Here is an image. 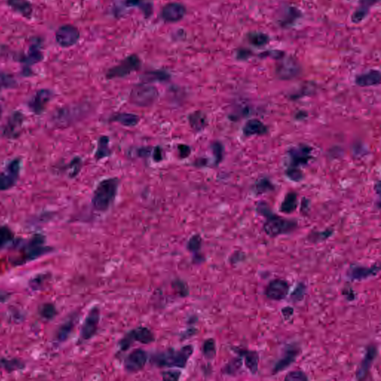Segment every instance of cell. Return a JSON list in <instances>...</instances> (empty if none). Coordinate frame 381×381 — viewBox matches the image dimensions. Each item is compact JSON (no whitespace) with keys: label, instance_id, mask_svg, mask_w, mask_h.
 Masks as SVG:
<instances>
[{"label":"cell","instance_id":"obj_12","mask_svg":"<svg viewBox=\"0 0 381 381\" xmlns=\"http://www.w3.org/2000/svg\"><path fill=\"white\" fill-rule=\"evenodd\" d=\"M154 336L151 330L145 327H139L133 329L121 340L122 349L129 348L133 342H139L142 344H149L154 342Z\"/></svg>","mask_w":381,"mask_h":381},{"label":"cell","instance_id":"obj_14","mask_svg":"<svg viewBox=\"0 0 381 381\" xmlns=\"http://www.w3.org/2000/svg\"><path fill=\"white\" fill-rule=\"evenodd\" d=\"M232 349L237 356H239L242 358L244 366L252 375H255L258 373L260 360L258 351L235 346L232 347Z\"/></svg>","mask_w":381,"mask_h":381},{"label":"cell","instance_id":"obj_21","mask_svg":"<svg viewBox=\"0 0 381 381\" xmlns=\"http://www.w3.org/2000/svg\"><path fill=\"white\" fill-rule=\"evenodd\" d=\"M381 83V73L378 70H370L367 73L357 76L355 79V84L359 86H375Z\"/></svg>","mask_w":381,"mask_h":381},{"label":"cell","instance_id":"obj_30","mask_svg":"<svg viewBox=\"0 0 381 381\" xmlns=\"http://www.w3.org/2000/svg\"><path fill=\"white\" fill-rule=\"evenodd\" d=\"M189 122L194 130L200 131L205 127L207 118L201 112H195L190 115Z\"/></svg>","mask_w":381,"mask_h":381},{"label":"cell","instance_id":"obj_3","mask_svg":"<svg viewBox=\"0 0 381 381\" xmlns=\"http://www.w3.org/2000/svg\"><path fill=\"white\" fill-rule=\"evenodd\" d=\"M193 350L192 345H186L180 349L163 351L154 357V362L160 367L184 368Z\"/></svg>","mask_w":381,"mask_h":381},{"label":"cell","instance_id":"obj_50","mask_svg":"<svg viewBox=\"0 0 381 381\" xmlns=\"http://www.w3.org/2000/svg\"><path fill=\"white\" fill-rule=\"evenodd\" d=\"M379 1L380 0H360V7H363V8L369 10V7L378 3Z\"/></svg>","mask_w":381,"mask_h":381},{"label":"cell","instance_id":"obj_20","mask_svg":"<svg viewBox=\"0 0 381 381\" xmlns=\"http://www.w3.org/2000/svg\"><path fill=\"white\" fill-rule=\"evenodd\" d=\"M268 132L267 127L258 119H250L243 127V133L245 136H261Z\"/></svg>","mask_w":381,"mask_h":381},{"label":"cell","instance_id":"obj_4","mask_svg":"<svg viewBox=\"0 0 381 381\" xmlns=\"http://www.w3.org/2000/svg\"><path fill=\"white\" fill-rule=\"evenodd\" d=\"M51 251V248L45 246V238L42 235H35L24 246L21 258L17 260V264L33 261Z\"/></svg>","mask_w":381,"mask_h":381},{"label":"cell","instance_id":"obj_44","mask_svg":"<svg viewBox=\"0 0 381 381\" xmlns=\"http://www.w3.org/2000/svg\"><path fill=\"white\" fill-rule=\"evenodd\" d=\"M201 246V237L198 235L192 237L188 242V249L192 251L199 250Z\"/></svg>","mask_w":381,"mask_h":381},{"label":"cell","instance_id":"obj_39","mask_svg":"<svg viewBox=\"0 0 381 381\" xmlns=\"http://www.w3.org/2000/svg\"><path fill=\"white\" fill-rule=\"evenodd\" d=\"M308 377L306 375L305 372H303L302 370L291 371L287 374L285 378V381H308Z\"/></svg>","mask_w":381,"mask_h":381},{"label":"cell","instance_id":"obj_49","mask_svg":"<svg viewBox=\"0 0 381 381\" xmlns=\"http://www.w3.org/2000/svg\"><path fill=\"white\" fill-rule=\"evenodd\" d=\"M294 310L291 306H287L282 309V313L285 320H290L294 315Z\"/></svg>","mask_w":381,"mask_h":381},{"label":"cell","instance_id":"obj_13","mask_svg":"<svg viewBox=\"0 0 381 381\" xmlns=\"http://www.w3.org/2000/svg\"><path fill=\"white\" fill-rule=\"evenodd\" d=\"M380 272V266L375 264L370 267L357 264H350L346 272L348 279L352 282L363 281L377 276Z\"/></svg>","mask_w":381,"mask_h":381},{"label":"cell","instance_id":"obj_42","mask_svg":"<svg viewBox=\"0 0 381 381\" xmlns=\"http://www.w3.org/2000/svg\"><path fill=\"white\" fill-rule=\"evenodd\" d=\"M145 76L148 77L150 80H166L169 79L170 76L169 73H166L165 71H154L151 72V73H147L145 74Z\"/></svg>","mask_w":381,"mask_h":381},{"label":"cell","instance_id":"obj_17","mask_svg":"<svg viewBox=\"0 0 381 381\" xmlns=\"http://www.w3.org/2000/svg\"><path fill=\"white\" fill-rule=\"evenodd\" d=\"M148 354L144 350L136 349L132 351L125 360V367L129 372H136L145 367Z\"/></svg>","mask_w":381,"mask_h":381},{"label":"cell","instance_id":"obj_1","mask_svg":"<svg viewBox=\"0 0 381 381\" xmlns=\"http://www.w3.org/2000/svg\"><path fill=\"white\" fill-rule=\"evenodd\" d=\"M256 212L265 218L263 231L270 238H276L291 233L298 227L296 220L278 215L273 212L268 204L264 201H260L257 204Z\"/></svg>","mask_w":381,"mask_h":381},{"label":"cell","instance_id":"obj_8","mask_svg":"<svg viewBox=\"0 0 381 381\" xmlns=\"http://www.w3.org/2000/svg\"><path fill=\"white\" fill-rule=\"evenodd\" d=\"M80 31L76 26L65 24L58 28L55 32V41L62 48H70L80 40Z\"/></svg>","mask_w":381,"mask_h":381},{"label":"cell","instance_id":"obj_47","mask_svg":"<svg viewBox=\"0 0 381 381\" xmlns=\"http://www.w3.org/2000/svg\"><path fill=\"white\" fill-rule=\"evenodd\" d=\"M178 150H179V154L180 157L182 158H185V157H188L191 154V148L185 145H180L178 147Z\"/></svg>","mask_w":381,"mask_h":381},{"label":"cell","instance_id":"obj_51","mask_svg":"<svg viewBox=\"0 0 381 381\" xmlns=\"http://www.w3.org/2000/svg\"><path fill=\"white\" fill-rule=\"evenodd\" d=\"M250 54V51H247V50H239L238 51V54H237V58L239 59V60H245L248 57Z\"/></svg>","mask_w":381,"mask_h":381},{"label":"cell","instance_id":"obj_5","mask_svg":"<svg viewBox=\"0 0 381 381\" xmlns=\"http://www.w3.org/2000/svg\"><path fill=\"white\" fill-rule=\"evenodd\" d=\"M142 66V60L136 54H132L122 60L118 65L109 69L107 79H122L137 71Z\"/></svg>","mask_w":381,"mask_h":381},{"label":"cell","instance_id":"obj_36","mask_svg":"<svg viewBox=\"0 0 381 381\" xmlns=\"http://www.w3.org/2000/svg\"><path fill=\"white\" fill-rule=\"evenodd\" d=\"M39 313L45 320H51L57 315V309L51 303H45L40 307Z\"/></svg>","mask_w":381,"mask_h":381},{"label":"cell","instance_id":"obj_29","mask_svg":"<svg viewBox=\"0 0 381 381\" xmlns=\"http://www.w3.org/2000/svg\"><path fill=\"white\" fill-rule=\"evenodd\" d=\"M14 235L12 231L6 226L0 227V250L12 245L14 242Z\"/></svg>","mask_w":381,"mask_h":381},{"label":"cell","instance_id":"obj_24","mask_svg":"<svg viewBox=\"0 0 381 381\" xmlns=\"http://www.w3.org/2000/svg\"><path fill=\"white\" fill-rule=\"evenodd\" d=\"M127 7H138L145 17H151L153 14V4L148 0H125Z\"/></svg>","mask_w":381,"mask_h":381},{"label":"cell","instance_id":"obj_15","mask_svg":"<svg viewBox=\"0 0 381 381\" xmlns=\"http://www.w3.org/2000/svg\"><path fill=\"white\" fill-rule=\"evenodd\" d=\"M99 320V309L94 307L86 316L81 330V338L83 340H88L95 335L98 330Z\"/></svg>","mask_w":381,"mask_h":381},{"label":"cell","instance_id":"obj_38","mask_svg":"<svg viewBox=\"0 0 381 381\" xmlns=\"http://www.w3.org/2000/svg\"><path fill=\"white\" fill-rule=\"evenodd\" d=\"M203 352H204L206 358L210 359V360H212L215 357L216 344L214 339H208L205 341L204 346H203Z\"/></svg>","mask_w":381,"mask_h":381},{"label":"cell","instance_id":"obj_26","mask_svg":"<svg viewBox=\"0 0 381 381\" xmlns=\"http://www.w3.org/2000/svg\"><path fill=\"white\" fill-rule=\"evenodd\" d=\"M243 365H244V362L242 358L239 356H237L226 363L223 369V373L229 376H235L242 369Z\"/></svg>","mask_w":381,"mask_h":381},{"label":"cell","instance_id":"obj_32","mask_svg":"<svg viewBox=\"0 0 381 381\" xmlns=\"http://www.w3.org/2000/svg\"><path fill=\"white\" fill-rule=\"evenodd\" d=\"M110 154L109 148V139L107 136H101L98 142V149L95 154V157L98 160L108 157Z\"/></svg>","mask_w":381,"mask_h":381},{"label":"cell","instance_id":"obj_37","mask_svg":"<svg viewBox=\"0 0 381 381\" xmlns=\"http://www.w3.org/2000/svg\"><path fill=\"white\" fill-rule=\"evenodd\" d=\"M274 189V185L267 178H263L255 183V191L257 194L267 193Z\"/></svg>","mask_w":381,"mask_h":381},{"label":"cell","instance_id":"obj_31","mask_svg":"<svg viewBox=\"0 0 381 381\" xmlns=\"http://www.w3.org/2000/svg\"><path fill=\"white\" fill-rule=\"evenodd\" d=\"M8 3L25 17H29L32 13L31 4L27 0H8Z\"/></svg>","mask_w":381,"mask_h":381},{"label":"cell","instance_id":"obj_25","mask_svg":"<svg viewBox=\"0 0 381 381\" xmlns=\"http://www.w3.org/2000/svg\"><path fill=\"white\" fill-rule=\"evenodd\" d=\"M113 121L125 127H134L139 124V117L131 113H119L113 116Z\"/></svg>","mask_w":381,"mask_h":381},{"label":"cell","instance_id":"obj_34","mask_svg":"<svg viewBox=\"0 0 381 381\" xmlns=\"http://www.w3.org/2000/svg\"><path fill=\"white\" fill-rule=\"evenodd\" d=\"M307 292V286L303 282H298L290 296V299L294 303L299 302L304 299Z\"/></svg>","mask_w":381,"mask_h":381},{"label":"cell","instance_id":"obj_27","mask_svg":"<svg viewBox=\"0 0 381 381\" xmlns=\"http://www.w3.org/2000/svg\"><path fill=\"white\" fill-rule=\"evenodd\" d=\"M334 230L327 229L324 231H311L307 235V240L312 244H318L329 239L333 235Z\"/></svg>","mask_w":381,"mask_h":381},{"label":"cell","instance_id":"obj_22","mask_svg":"<svg viewBox=\"0 0 381 381\" xmlns=\"http://www.w3.org/2000/svg\"><path fill=\"white\" fill-rule=\"evenodd\" d=\"M298 207V195L296 192H290L285 195L282 204H281V212L285 214H291L296 210Z\"/></svg>","mask_w":381,"mask_h":381},{"label":"cell","instance_id":"obj_41","mask_svg":"<svg viewBox=\"0 0 381 381\" xmlns=\"http://www.w3.org/2000/svg\"><path fill=\"white\" fill-rule=\"evenodd\" d=\"M212 149L213 154H214V157H215L216 164H218L220 162H221L222 159H223V145L220 142H214L212 146Z\"/></svg>","mask_w":381,"mask_h":381},{"label":"cell","instance_id":"obj_35","mask_svg":"<svg viewBox=\"0 0 381 381\" xmlns=\"http://www.w3.org/2000/svg\"><path fill=\"white\" fill-rule=\"evenodd\" d=\"M247 38L250 43L255 46H263L269 42V37L260 32H251L249 34Z\"/></svg>","mask_w":381,"mask_h":381},{"label":"cell","instance_id":"obj_23","mask_svg":"<svg viewBox=\"0 0 381 381\" xmlns=\"http://www.w3.org/2000/svg\"><path fill=\"white\" fill-rule=\"evenodd\" d=\"M50 98V92L47 90H41L37 92L31 102V107L36 113H39L43 109Z\"/></svg>","mask_w":381,"mask_h":381},{"label":"cell","instance_id":"obj_18","mask_svg":"<svg viewBox=\"0 0 381 381\" xmlns=\"http://www.w3.org/2000/svg\"><path fill=\"white\" fill-rule=\"evenodd\" d=\"M20 162L15 160L8 166L7 171L0 174V190H6L15 183L20 171Z\"/></svg>","mask_w":381,"mask_h":381},{"label":"cell","instance_id":"obj_52","mask_svg":"<svg viewBox=\"0 0 381 381\" xmlns=\"http://www.w3.org/2000/svg\"><path fill=\"white\" fill-rule=\"evenodd\" d=\"M309 205H310V204H309L308 200L304 199V198H303L302 201H301V212L304 213V214L307 213V211L309 210V208H310V207H309Z\"/></svg>","mask_w":381,"mask_h":381},{"label":"cell","instance_id":"obj_40","mask_svg":"<svg viewBox=\"0 0 381 381\" xmlns=\"http://www.w3.org/2000/svg\"><path fill=\"white\" fill-rule=\"evenodd\" d=\"M368 12H369V10L360 6L351 16V20L354 23H360L367 16Z\"/></svg>","mask_w":381,"mask_h":381},{"label":"cell","instance_id":"obj_46","mask_svg":"<svg viewBox=\"0 0 381 381\" xmlns=\"http://www.w3.org/2000/svg\"><path fill=\"white\" fill-rule=\"evenodd\" d=\"M81 165H82V162H81L80 159H76L73 160V163L71 165V173L70 175L72 176H75L79 173L81 169Z\"/></svg>","mask_w":381,"mask_h":381},{"label":"cell","instance_id":"obj_16","mask_svg":"<svg viewBox=\"0 0 381 381\" xmlns=\"http://www.w3.org/2000/svg\"><path fill=\"white\" fill-rule=\"evenodd\" d=\"M378 348L376 345H369L366 348V354L356 373V378L358 381L364 380L368 376L369 370L378 357Z\"/></svg>","mask_w":381,"mask_h":381},{"label":"cell","instance_id":"obj_48","mask_svg":"<svg viewBox=\"0 0 381 381\" xmlns=\"http://www.w3.org/2000/svg\"><path fill=\"white\" fill-rule=\"evenodd\" d=\"M342 294H343L344 296L345 297V298H346L348 301H354V299H355V293H354V291H353L352 288H345V289L343 290V292H342Z\"/></svg>","mask_w":381,"mask_h":381},{"label":"cell","instance_id":"obj_28","mask_svg":"<svg viewBox=\"0 0 381 381\" xmlns=\"http://www.w3.org/2000/svg\"><path fill=\"white\" fill-rule=\"evenodd\" d=\"M24 368V363L17 359H0V369H4L7 372H15V371L22 370Z\"/></svg>","mask_w":381,"mask_h":381},{"label":"cell","instance_id":"obj_53","mask_svg":"<svg viewBox=\"0 0 381 381\" xmlns=\"http://www.w3.org/2000/svg\"><path fill=\"white\" fill-rule=\"evenodd\" d=\"M162 157H163V156H162L161 149H160V147H157V148L154 149V160H155L156 162H160V160L163 159Z\"/></svg>","mask_w":381,"mask_h":381},{"label":"cell","instance_id":"obj_2","mask_svg":"<svg viewBox=\"0 0 381 381\" xmlns=\"http://www.w3.org/2000/svg\"><path fill=\"white\" fill-rule=\"evenodd\" d=\"M116 178H109L101 181L97 185L92 197V205L99 212H105L114 202L119 188Z\"/></svg>","mask_w":381,"mask_h":381},{"label":"cell","instance_id":"obj_11","mask_svg":"<svg viewBox=\"0 0 381 381\" xmlns=\"http://www.w3.org/2000/svg\"><path fill=\"white\" fill-rule=\"evenodd\" d=\"M187 14V8L179 2L166 4L160 11V17L168 23H176L183 20Z\"/></svg>","mask_w":381,"mask_h":381},{"label":"cell","instance_id":"obj_33","mask_svg":"<svg viewBox=\"0 0 381 381\" xmlns=\"http://www.w3.org/2000/svg\"><path fill=\"white\" fill-rule=\"evenodd\" d=\"M73 327H74V320L73 319H70L68 321L63 323L57 332V340L60 341V342L66 340L73 331Z\"/></svg>","mask_w":381,"mask_h":381},{"label":"cell","instance_id":"obj_10","mask_svg":"<svg viewBox=\"0 0 381 381\" xmlns=\"http://www.w3.org/2000/svg\"><path fill=\"white\" fill-rule=\"evenodd\" d=\"M289 282L283 279H275L270 281L264 290V295L273 301L285 299L290 292Z\"/></svg>","mask_w":381,"mask_h":381},{"label":"cell","instance_id":"obj_55","mask_svg":"<svg viewBox=\"0 0 381 381\" xmlns=\"http://www.w3.org/2000/svg\"><path fill=\"white\" fill-rule=\"evenodd\" d=\"M0 116H1V110H0Z\"/></svg>","mask_w":381,"mask_h":381},{"label":"cell","instance_id":"obj_7","mask_svg":"<svg viewBox=\"0 0 381 381\" xmlns=\"http://www.w3.org/2000/svg\"><path fill=\"white\" fill-rule=\"evenodd\" d=\"M301 354V348L296 343H291L285 345L282 355L273 366L272 372L274 375L284 372L295 363Z\"/></svg>","mask_w":381,"mask_h":381},{"label":"cell","instance_id":"obj_43","mask_svg":"<svg viewBox=\"0 0 381 381\" xmlns=\"http://www.w3.org/2000/svg\"><path fill=\"white\" fill-rule=\"evenodd\" d=\"M46 280L45 275H40V276H35L30 282V285L34 290H38L42 285L45 281Z\"/></svg>","mask_w":381,"mask_h":381},{"label":"cell","instance_id":"obj_19","mask_svg":"<svg viewBox=\"0 0 381 381\" xmlns=\"http://www.w3.org/2000/svg\"><path fill=\"white\" fill-rule=\"evenodd\" d=\"M300 68L298 63L291 58L285 59L278 66L276 73L280 79L284 80L293 79L299 73Z\"/></svg>","mask_w":381,"mask_h":381},{"label":"cell","instance_id":"obj_9","mask_svg":"<svg viewBox=\"0 0 381 381\" xmlns=\"http://www.w3.org/2000/svg\"><path fill=\"white\" fill-rule=\"evenodd\" d=\"M288 156L290 158V164L288 168L300 170V168L306 166L313 158L311 148L306 145L293 147L288 151Z\"/></svg>","mask_w":381,"mask_h":381},{"label":"cell","instance_id":"obj_6","mask_svg":"<svg viewBox=\"0 0 381 381\" xmlns=\"http://www.w3.org/2000/svg\"><path fill=\"white\" fill-rule=\"evenodd\" d=\"M158 95V90L154 86L148 84H139L132 89L130 100L139 107H148L155 102Z\"/></svg>","mask_w":381,"mask_h":381},{"label":"cell","instance_id":"obj_45","mask_svg":"<svg viewBox=\"0 0 381 381\" xmlns=\"http://www.w3.org/2000/svg\"><path fill=\"white\" fill-rule=\"evenodd\" d=\"M163 379L168 380V381H176L179 378L180 372L178 371H167L163 374Z\"/></svg>","mask_w":381,"mask_h":381},{"label":"cell","instance_id":"obj_54","mask_svg":"<svg viewBox=\"0 0 381 381\" xmlns=\"http://www.w3.org/2000/svg\"><path fill=\"white\" fill-rule=\"evenodd\" d=\"M7 298H8L7 294L6 295H5V294H0V301H5Z\"/></svg>","mask_w":381,"mask_h":381}]
</instances>
